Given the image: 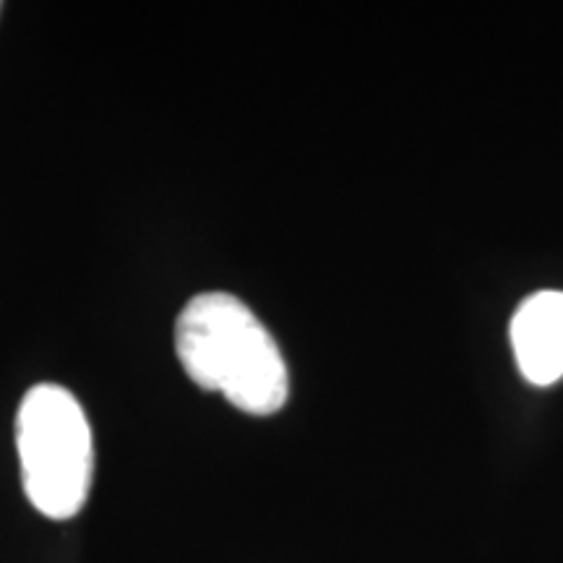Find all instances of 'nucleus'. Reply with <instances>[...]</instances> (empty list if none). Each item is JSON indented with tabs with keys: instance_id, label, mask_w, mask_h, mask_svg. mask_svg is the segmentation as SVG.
I'll list each match as a JSON object with an SVG mask.
<instances>
[{
	"instance_id": "1",
	"label": "nucleus",
	"mask_w": 563,
	"mask_h": 563,
	"mask_svg": "<svg viewBox=\"0 0 563 563\" xmlns=\"http://www.w3.org/2000/svg\"><path fill=\"white\" fill-rule=\"evenodd\" d=\"M175 352L188 378L222 394L253 418L279 412L290 399V371L264 321L230 292H201L175 323Z\"/></svg>"
},
{
	"instance_id": "2",
	"label": "nucleus",
	"mask_w": 563,
	"mask_h": 563,
	"mask_svg": "<svg viewBox=\"0 0 563 563\" xmlns=\"http://www.w3.org/2000/svg\"><path fill=\"white\" fill-rule=\"evenodd\" d=\"M16 449L26 501L66 522L87 504L95 477V439L87 412L66 386L37 384L16 415Z\"/></svg>"
},
{
	"instance_id": "3",
	"label": "nucleus",
	"mask_w": 563,
	"mask_h": 563,
	"mask_svg": "<svg viewBox=\"0 0 563 563\" xmlns=\"http://www.w3.org/2000/svg\"><path fill=\"white\" fill-rule=\"evenodd\" d=\"M511 350L519 371L534 386L563 378V292L543 290L527 298L511 319Z\"/></svg>"
}]
</instances>
